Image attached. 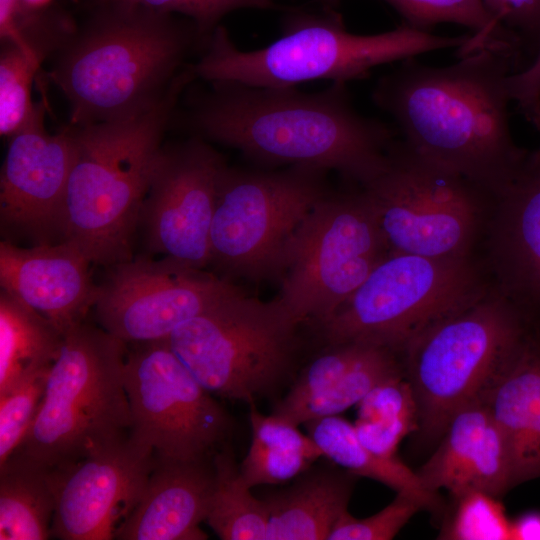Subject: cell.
<instances>
[{"label":"cell","mask_w":540,"mask_h":540,"mask_svg":"<svg viewBox=\"0 0 540 540\" xmlns=\"http://www.w3.org/2000/svg\"><path fill=\"white\" fill-rule=\"evenodd\" d=\"M457 56L445 67L403 60L372 99L413 150L495 199L532 153L515 143L509 123L507 77L517 57L490 47Z\"/></svg>","instance_id":"6da1fadb"},{"label":"cell","mask_w":540,"mask_h":540,"mask_svg":"<svg viewBox=\"0 0 540 540\" xmlns=\"http://www.w3.org/2000/svg\"><path fill=\"white\" fill-rule=\"evenodd\" d=\"M209 83L193 94L186 115L198 137L235 148L260 164L334 170L360 186L387 165L393 131L358 113L345 83L314 93Z\"/></svg>","instance_id":"7a4b0ae2"},{"label":"cell","mask_w":540,"mask_h":540,"mask_svg":"<svg viewBox=\"0 0 540 540\" xmlns=\"http://www.w3.org/2000/svg\"><path fill=\"white\" fill-rule=\"evenodd\" d=\"M185 65L164 97L140 113L70 125L74 158L68 178L62 240L91 263L132 259V240L162 149V138L181 94L196 79Z\"/></svg>","instance_id":"3957f363"},{"label":"cell","mask_w":540,"mask_h":540,"mask_svg":"<svg viewBox=\"0 0 540 540\" xmlns=\"http://www.w3.org/2000/svg\"><path fill=\"white\" fill-rule=\"evenodd\" d=\"M196 46L204 44L191 22L98 6L56 53L48 77L69 102L71 125L120 119L156 105Z\"/></svg>","instance_id":"277c9868"},{"label":"cell","mask_w":540,"mask_h":540,"mask_svg":"<svg viewBox=\"0 0 540 540\" xmlns=\"http://www.w3.org/2000/svg\"><path fill=\"white\" fill-rule=\"evenodd\" d=\"M127 344L84 320L64 334L36 416L11 456L63 471L130 437Z\"/></svg>","instance_id":"5b68a950"},{"label":"cell","mask_w":540,"mask_h":540,"mask_svg":"<svg viewBox=\"0 0 540 540\" xmlns=\"http://www.w3.org/2000/svg\"><path fill=\"white\" fill-rule=\"evenodd\" d=\"M472 35L438 36L409 25L360 35L348 32L333 16L298 14L284 24L281 36L266 47L245 51L218 26L193 64L197 78L256 87H295L312 80L346 83L367 77L379 65L417 55L462 48Z\"/></svg>","instance_id":"8992f818"},{"label":"cell","mask_w":540,"mask_h":540,"mask_svg":"<svg viewBox=\"0 0 540 540\" xmlns=\"http://www.w3.org/2000/svg\"><path fill=\"white\" fill-rule=\"evenodd\" d=\"M528 334L524 312L494 284L403 352L419 429L441 437L452 416L482 401Z\"/></svg>","instance_id":"52a82bcc"},{"label":"cell","mask_w":540,"mask_h":540,"mask_svg":"<svg viewBox=\"0 0 540 540\" xmlns=\"http://www.w3.org/2000/svg\"><path fill=\"white\" fill-rule=\"evenodd\" d=\"M490 287L472 256L390 253L316 327L326 343L363 341L399 354L435 324L476 302Z\"/></svg>","instance_id":"ba28073f"},{"label":"cell","mask_w":540,"mask_h":540,"mask_svg":"<svg viewBox=\"0 0 540 540\" xmlns=\"http://www.w3.org/2000/svg\"><path fill=\"white\" fill-rule=\"evenodd\" d=\"M390 253L472 256L494 199L465 177L394 141L385 169L360 186Z\"/></svg>","instance_id":"9c48e42d"},{"label":"cell","mask_w":540,"mask_h":540,"mask_svg":"<svg viewBox=\"0 0 540 540\" xmlns=\"http://www.w3.org/2000/svg\"><path fill=\"white\" fill-rule=\"evenodd\" d=\"M299 326L276 299L264 302L242 291L183 323L166 340L210 393L251 404L289 374Z\"/></svg>","instance_id":"30bf717a"},{"label":"cell","mask_w":540,"mask_h":540,"mask_svg":"<svg viewBox=\"0 0 540 540\" xmlns=\"http://www.w3.org/2000/svg\"><path fill=\"white\" fill-rule=\"evenodd\" d=\"M327 172L307 166L247 170L226 165L210 229V264L230 280L276 278L288 242L331 191Z\"/></svg>","instance_id":"8fae6325"},{"label":"cell","mask_w":540,"mask_h":540,"mask_svg":"<svg viewBox=\"0 0 540 540\" xmlns=\"http://www.w3.org/2000/svg\"><path fill=\"white\" fill-rule=\"evenodd\" d=\"M361 190L330 191L313 208L283 253L276 300L301 325L328 319L388 255Z\"/></svg>","instance_id":"7c38bea8"},{"label":"cell","mask_w":540,"mask_h":540,"mask_svg":"<svg viewBox=\"0 0 540 540\" xmlns=\"http://www.w3.org/2000/svg\"><path fill=\"white\" fill-rule=\"evenodd\" d=\"M131 345L124 366L130 440L159 460L209 458L228 437L227 412L167 340Z\"/></svg>","instance_id":"4fadbf2b"},{"label":"cell","mask_w":540,"mask_h":540,"mask_svg":"<svg viewBox=\"0 0 540 540\" xmlns=\"http://www.w3.org/2000/svg\"><path fill=\"white\" fill-rule=\"evenodd\" d=\"M94 304L100 327L126 344L166 340L183 323L242 292L232 280L170 258L109 267Z\"/></svg>","instance_id":"5bb4252c"},{"label":"cell","mask_w":540,"mask_h":540,"mask_svg":"<svg viewBox=\"0 0 540 540\" xmlns=\"http://www.w3.org/2000/svg\"><path fill=\"white\" fill-rule=\"evenodd\" d=\"M226 165L198 136L162 146L139 219L149 251L198 269L210 264V229Z\"/></svg>","instance_id":"9a60e30c"},{"label":"cell","mask_w":540,"mask_h":540,"mask_svg":"<svg viewBox=\"0 0 540 540\" xmlns=\"http://www.w3.org/2000/svg\"><path fill=\"white\" fill-rule=\"evenodd\" d=\"M45 99L9 137L0 175V222L7 237L35 244L62 240L64 205L74 158L70 125L51 134L45 127ZM12 238L10 241H12Z\"/></svg>","instance_id":"2e32d148"},{"label":"cell","mask_w":540,"mask_h":540,"mask_svg":"<svg viewBox=\"0 0 540 540\" xmlns=\"http://www.w3.org/2000/svg\"><path fill=\"white\" fill-rule=\"evenodd\" d=\"M151 451L129 439L122 445L53 471L56 505L51 537L110 540L138 503L154 466Z\"/></svg>","instance_id":"e0dca14e"},{"label":"cell","mask_w":540,"mask_h":540,"mask_svg":"<svg viewBox=\"0 0 540 540\" xmlns=\"http://www.w3.org/2000/svg\"><path fill=\"white\" fill-rule=\"evenodd\" d=\"M88 258L72 243L35 244L20 248L0 243L2 290L49 320L62 334L84 320L95 304Z\"/></svg>","instance_id":"ac0fdd59"},{"label":"cell","mask_w":540,"mask_h":540,"mask_svg":"<svg viewBox=\"0 0 540 540\" xmlns=\"http://www.w3.org/2000/svg\"><path fill=\"white\" fill-rule=\"evenodd\" d=\"M486 230L494 285L523 312L540 308V149L494 199Z\"/></svg>","instance_id":"d6986e66"},{"label":"cell","mask_w":540,"mask_h":540,"mask_svg":"<svg viewBox=\"0 0 540 540\" xmlns=\"http://www.w3.org/2000/svg\"><path fill=\"white\" fill-rule=\"evenodd\" d=\"M438 448L417 472L424 486L453 497L483 491L499 497L513 487L505 439L483 401L458 410Z\"/></svg>","instance_id":"ffe728a7"},{"label":"cell","mask_w":540,"mask_h":540,"mask_svg":"<svg viewBox=\"0 0 540 540\" xmlns=\"http://www.w3.org/2000/svg\"><path fill=\"white\" fill-rule=\"evenodd\" d=\"M215 487L209 458L191 461L155 459L143 493L116 529L119 540L206 539V521Z\"/></svg>","instance_id":"44dd1931"},{"label":"cell","mask_w":540,"mask_h":540,"mask_svg":"<svg viewBox=\"0 0 540 540\" xmlns=\"http://www.w3.org/2000/svg\"><path fill=\"white\" fill-rule=\"evenodd\" d=\"M482 401L507 445L513 486L540 478V342L527 334Z\"/></svg>","instance_id":"7402d4cb"},{"label":"cell","mask_w":540,"mask_h":540,"mask_svg":"<svg viewBox=\"0 0 540 540\" xmlns=\"http://www.w3.org/2000/svg\"><path fill=\"white\" fill-rule=\"evenodd\" d=\"M356 475L333 468L305 471L289 488L265 498L266 540H319L348 512Z\"/></svg>","instance_id":"603a6c76"},{"label":"cell","mask_w":540,"mask_h":540,"mask_svg":"<svg viewBox=\"0 0 540 540\" xmlns=\"http://www.w3.org/2000/svg\"><path fill=\"white\" fill-rule=\"evenodd\" d=\"M304 425L323 456L346 471L379 481L396 493H406L418 499L425 509L436 511L441 508L438 493L427 489L417 472L398 457L385 458L373 453L360 441L354 424L346 419L333 415Z\"/></svg>","instance_id":"cb8c5ba5"},{"label":"cell","mask_w":540,"mask_h":540,"mask_svg":"<svg viewBox=\"0 0 540 540\" xmlns=\"http://www.w3.org/2000/svg\"><path fill=\"white\" fill-rule=\"evenodd\" d=\"M56 505L52 470L10 456L0 465V539L46 540Z\"/></svg>","instance_id":"d4e9b609"},{"label":"cell","mask_w":540,"mask_h":540,"mask_svg":"<svg viewBox=\"0 0 540 540\" xmlns=\"http://www.w3.org/2000/svg\"><path fill=\"white\" fill-rule=\"evenodd\" d=\"M249 406L252 439L240 469L251 488L297 478L323 456L315 441L298 425L275 414L264 415L255 403Z\"/></svg>","instance_id":"484cf974"},{"label":"cell","mask_w":540,"mask_h":540,"mask_svg":"<svg viewBox=\"0 0 540 540\" xmlns=\"http://www.w3.org/2000/svg\"><path fill=\"white\" fill-rule=\"evenodd\" d=\"M63 334L45 317L5 291L0 295V394L50 368Z\"/></svg>","instance_id":"4316f807"},{"label":"cell","mask_w":540,"mask_h":540,"mask_svg":"<svg viewBox=\"0 0 540 540\" xmlns=\"http://www.w3.org/2000/svg\"><path fill=\"white\" fill-rule=\"evenodd\" d=\"M215 487L206 518L224 540H266L269 511L254 497L233 453L225 447L213 457Z\"/></svg>","instance_id":"83f0119b"},{"label":"cell","mask_w":540,"mask_h":540,"mask_svg":"<svg viewBox=\"0 0 540 540\" xmlns=\"http://www.w3.org/2000/svg\"><path fill=\"white\" fill-rule=\"evenodd\" d=\"M360 441L373 453L394 458L400 442L419 429L413 388L403 375L375 386L359 403L354 423Z\"/></svg>","instance_id":"f1b7e54d"},{"label":"cell","mask_w":540,"mask_h":540,"mask_svg":"<svg viewBox=\"0 0 540 540\" xmlns=\"http://www.w3.org/2000/svg\"><path fill=\"white\" fill-rule=\"evenodd\" d=\"M395 8L407 25L428 31L439 23H455L473 31L476 49L490 47L518 57L520 37L500 23L484 0H384Z\"/></svg>","instance_id":"f546056e"},{"label":"cell","mask_w":540,"mask_h":540,"mask_svg":"<svg viewBox=\"0 0 540 540\" xmlns=\"http://www.w3.org/2000/svg\"><path fill=\"white\" fill-rule=\"evenodd\" d=\"M398 353L371 344L359 360L329 389L316 395L282 418L295 425L339 415L358 404L375 386L403 375Z\"/></svg>","instance_id":"4dcf8cb0"},{"label":"cell","mask_w":540,"mask_h":540,"mask_svg":"<svg viewBox=\"0 0 540 540\" xmlns=\"http://www.w3.org/2000/svg\"><path fill=\"white\" fill-rule=\"evenodd\" d=\"M0 54V134L11 137L33 115L36 103L31 87L41 63L45 60L14 43H1Z\"/></svg>","instance_id":"1f68e13d"},{"label":"cell","mask_w":540,"mask_h":540,"mask_svg":"<svg viewBox=\"0 0 540 540\" xmlns=\"http://www.w3.org/2000/svg\"><path fill=\"white\" fill-rule=\"evenodd\" d=\"M326 344L301 370L289 392L274 407L272 414L283 417L332 387L373 343L347 341Z\"/></svg>","instance_id":"d6a6232c"},{"label":"cell","mask_w":540,"mask_h":540,"mask_svg":"<svg viewBox=\"0 0 540 540\" xmlns=\"http://www.w3.org/2000/svg\"><path fill=\"white\" fill-rule=\"evenodd\" d=\"M454 498V507L440 533L451 540H512V521L498 497L470 491Z\"/></svg>","instance_id":"836d02e7"},{"label":"cell","mask_w":540,"mask_h":540,"mask_svg":"<svg viewBox=\"0 0 540 540\" xmlns=\"http://www.w3.org/2000/svg\"><path fill=\"white\" fill-rule=\"evenodd\" d=\"M50 368L26 377L0 394V465L15 452L29 431L42 400Z\"/></svg>","instance_id":"e575fe53"},{"label":"cell","mask_w":540,"mask_h":540,"mask_svg":"<svg viewBox=\"0 0 540 540\" xmlns=\"http://www.w3.org/2000/svg\"><path fill=\"white\" fill-rule=\"evenodd\" d=\"M274 4V0H94L95 7L119 6L181 14L190 19L204 46L227 14L240 9H271Z\"/></svg>","instance_id":"d590c367"},{"label":"cell","mask_w":540,"mask_h":540,"mask_svg":"<svg viewBox=\"0 0 540 540\" xmlns=\"http://www.w3.org/2000/svg\"><path fill=\"white\" fill-rule=\"evenodd\" d=\"M425 509L416 498L397 493L386 507L366 518H355L346 512L331 530L328 540H389L418 511Z\"/></svg>","instance_id":"8d00e7d4"},{"label":"cell","mask_w":540,"mask_h":540,"mask_svg":"<svg viewBox=\"0 0 540 540\" xmlns=\"http://www.w3.org/2000/svg\"><path fill=\"white\" fill-rule=\"evenodd\" d=\"M507 89L511 101L540 132V48L526 68L509 74Z\"/></svg>","instance_id":"74e56055"},{"label":"cell","mask_w":540,"mask_h":540,"mask_svg":"<svg viewBox=\"0 0 540 540\" xmlns=\"http://www.w3.org/2000/svg\"><path fill=\"white\" fill-rule=\"evenodd\" d=\"M491 14L505 27L527 35H540V0H484ZM517 34V33H516Z\"/></svg>","instance_id":"f35d334b"},{"label":"cell","mask_w":540,"mask_h":540,"mask_svg":"<svg viewBox=\"0 0 540 540\" xmlns=\"http://www.w3.org/2000/svg\"><path fill=\"white\" fill-rule=\"evenodd\" d=\"M512 540H540V512H527L512 521Z\"/></svg>","instance_id":"ab89813d"},{"label":"cell","mask_w":540,"mask_h":540,"mask_svg":"<svg viewBox=\"0 0 540 540\" xmlns=\"http://www.w3.org/2000/svg\"><path fill=\"white\" fill-rule=\"evenodd\" d=\"M52 0H20L21 8L27 12L40 11L47 8Z\"/></svg>","instance_id":"60d3db41"},{"label":"cell","mask_w":540,"mask_h":540,"mask_svg":"<svg viewBox=\"0 0 540 540\" xmlns=\"http://www.w3.org/2000/svg\"><path fill=\"white\" fill-rule=\"evenodd\" d=\"M323 1L330 2V3H334V2H337V1H339V0H323Z\"/></svg>","instance_id":"b9f144b4"}]
</instances>
